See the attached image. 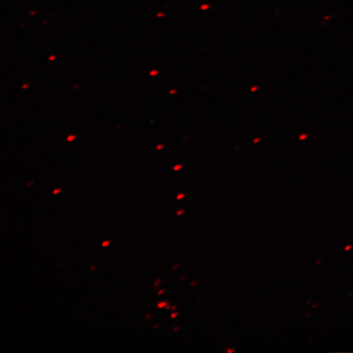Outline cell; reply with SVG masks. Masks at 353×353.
<instances>
[{"mask_svg":"<svg viewBox=\"0 0 353 353\" xmlns=\"http://www.w3.org/2000/svg\"><path fill=\"white\" fill-rule=\"evenodd\" d=\"M109 243H110L109 241H104V242L103 243V247L108 246V244H109Z\"/></svg>","mask_w":353,"mask_h":353,"instance_id":"9","label":"cell"},{"mask_svg":"<svg viewBox=\"0 0 353 353\" xmlns=\"http://www.w3.org/2000/svg\"><path fill=\"white\" fill-rule=\"evenodd\" d=\"M196 284H197V281H194V282H192V285H195Z\"/></svg>","mask_w":353,"mask_h":353,"instance_id":"15","label":"cell"},{"mask_svg":"<svg viewBox=\"0 0 353 353\" xmlns=\"http://www.w3.org/2000/svg\"><path fill=\"white\" fill-rule=\"evenodd\" d=\"M179 315V313L178 312H174L173 313V314L171 315V319H175L176 316H178Z\"/></svg>","mask_w":353,"mask_h":353,"instance_id":"6","label":"cell"},{"mask_svg":"<svg viewBox=\"0 0 353 353\" xmlns=\"http://www.w3.org/2000/svg\"><path fill=\"white\" fill-rule=\"evenodd\" d=\"M183 166L182 165H176L174 167V170L175 171H179L180 169H182Z\"/></svg>","mask_w":353,"mask_h":353,"instance_id":"4","label":"cell"},{"mask_svg":"<svg viewBox=\"0 0 353 353\" xmlns=\"http://www.w3.org/2000/svg\"><path fill=\"white\" fill-rule=\"evenodd\" d=\"M76 135H70L68 138V142H72L73 140L76 139Z\"/></svg>","mask_w":353,"mask_h":353,"instance_id":"2","label":"cell"},{"mask_svg":"<svg viewBox=\"0 0 353 353\" xmlns=\"http://www.w3.org/2000/svg\"><path fill=\"white\" fill-rule=\"evenodd\" d=\"M183 214H184V210H180L178 212V213H176V215L179 216Z\"/></svg>","mask_w":353,"mask_h":353,"instance_id":"8","label":"cell"},{"mask_svg":"<svg viewBox=\"0 0 353 353\" xmlns=\"http://www.w3.org/2000/svg\"><path fill=\"white\" fill-rule=\"evenodd\" d=\"M174 92H176V90H172V91L170 92V94H174Z\"/></svg>","mask_w":353,"mask_h":353,"instance_id":"16","label":"cell"},{"mask_svg":"<svg viewBox=\"0 0 353 353\" xmlns=\"http://www.w3.org/2000/svg\"><path fill=\"white\" fill-rule=\"evenodd\" d=\"M179 268V265H176V266H174V269H176V268Z\"/></svg>","mask_w":353,"mask_h":353,"instance_id":"17","label":"cell"},{"mask_svg":"<svg viewBox=\"0 0 353 353\" xmlns=\"http://www.w3.org/2000/svg\"><path fill=\"white\" fill-rule=\"evenodd\" d=\"M165 292V290H162L160 291V292L158 293V294H161Z\"/></svg>","mask_w":353,"mask_h":353,"instance_id":"14","label":"cell"},{"mask_svg":"<svg viewBox=\"0 0 353 353\" xmlns=\"http://www.w3.org/2000/svg\"><path fill=\"white\" fill-rule=\"evenodd\" d=\"M179 327L174 328V331L179 330Z\"/></svg>","mask_w":353,"mask_h":353,"instance_id":"18","label":"cell"},{"mask_svg":"<svg viewBox=\"0 0 353 353\" xmlns=\"http://www.w3.org/2000/svg\"><path fill=\"white\" fill-rule=\"evenodd\" d=\"M29 87V85H24L23 86H22V88H23V90H25V88H28Z\"/></svg>","mask_w":353,"mask_h":353,"instance_id":"13","label":"cell"},{"mask_svg":"<svg viewBox=\"0 0 353 353\" xmlns=\"http://www.w3.org/2000/svg\"><path fill=\"white\" fill-rule=\"evenodd\" d=\"M234 351H235V350H230V348H228V350H227V352L229 353L232 352Z\"/></svg>","mask_w":353,"mask_h":353,"instance_id":"12","label":"cell"},{"mask_svg":"<svg viewBox=\"0 0 353 353\" xmlns=\"http://www.w3.org/2000/svg\"><path fill=\"white\" fill-rule=\"evenodd\" d=\"M164 148V145H158V147H157V149H158V150H159V149H161V148Z\"/></svg>","mask_w":353,"mask_h":353,"instance_id":"11","label":"cell"},{"mask_svg":"<svg viewBox=\"0 0 353 353\" xmlns=\"http://www.w3.org/2000/svg\"><path fill=\"white\" fill-rule=\"evenodd\" d=\"M59 192H60V189H55V191H54V192H52V194H54V195H56V194L59 193Z\"/></svg>","mask_w":353,"mask_h":353,"instance_id":"7","label":"cell"},{"mask_svg":"<svg viewBox=\"0 0 353 353\" xmlns=\"http://www.w3.org/2000/svg\"><path fill=\"white\" fill-rule=\"evenodd\" d=\"M56 57H56V56H54V55L50 56V61H54V60L56 59Z\"/></svg>","mask_w":353,"mask_h":353,"instance_id":"10","label":"cell"},{"mask_svg":"<svg viewBox=\"0 0 353 353\" xmlns=\"http://www.w3.org/2000/svg\"><path fill=\"white\" fill-rule=\"evenodd\" d=\"M184 196H185V194H179V195L178 196H176V199H178V200H181V199L184 198Z\"/></svg>","mask_w":353,"mask_h":353,"instance_id":"5","label":"cell"},{"mask_svg":"<svg viewBox=\"0 0 353 353\" xmlns=\"http://www.w3.org/2000/svg\"><path fill=\"white\" fill-rule=\"evenodd\" d=\"M168 303L167 302H162V303H158V305L157 307L159 308H163V307H165L166 305H167Z\"/></svg>","mask_w":353,"mask_h":353,"instance_id":"1","label":"cell"},{"mask_svg":"<svg viewBox=\"0 0 353 353\" xmlns=\"http://www.w3.org/2000/svg\"><path fill=\"white\" fill-rule=\"evenodd\" d=\"M158 74V70H152V72H150V76L154 77Z\"/></svg>","mask_w":353,"mask_h":353,"instance_id":"3","label":"cell"}]
</instances>
